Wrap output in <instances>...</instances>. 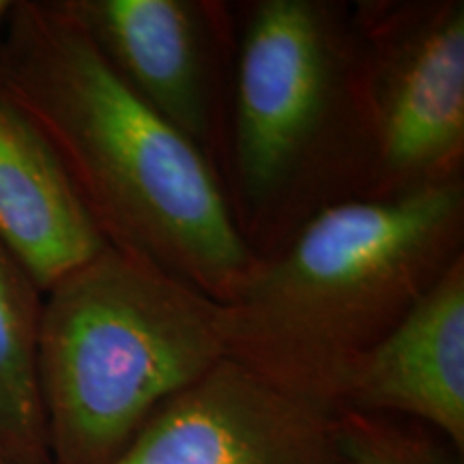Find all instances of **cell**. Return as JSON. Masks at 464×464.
<instances>
[{
    "instance_id": "6da1fadb",
    "label": "cell",
    "mask_w": 464,
    "mask_h": 464,
    "mask_svg": "<svg viewBox=\"0 0 464 464\" xmlns=\"http://www.w3.org/2000/svg\"><path fill=\"white\" fill-rule=\"evenodd\" d=\"M0 89L37 125L108 246L230 304L254 274L216 166L150 110L65 0H22L0 31Z\"/></svg>"
},
{
    "instance_id": "7a4b0ae2",
    "label": "cell",
    "mask_w": 464,
    "mask_h": 464,
    "mask_svg": "<svg viewBox=\"0 0 464 464\" xmlns=\"http://www.w3.org/2000/svg\"><path fill=\"white\" fill-rule=\"evenodd\" d=\"M235 5L219 177L258 263L342 202L370 198L374 140L353 3Z\"/></svg>"
},
{
    "instance_id": "3957f363",
    "label": "cell",
    "mask_w": 464,
    "mask_h": 464,
    "mask_svg": "<svg viewBox=\"0 0 464 464\" xmlns=\"http://www.w3.org/2000/svg\"><path fill=\"white\" fill-rule=\"evenodd\" d=\"M464 256V183L324 208L222 304L226 359L335 411L342 372Z\"/></svg>"
},
{
    "instance_id": "277c9868",
    "label": "cell",
    "mask_w": 464,
    "mask_h": 464,
    "mask_svg": "<svg viewBox=\"0 0 464 464\" xmlns=\"http://www.w3.org/2000/svg\"><path fill=\"white\" fill-rule=\"evenodd\" d=\"M224 357L222 304L106 246L44 293L37 372L52 464H116Z\"/></svg>"
},
{
    "instance_id": "5b68a950",
    "label": "cell",
    "mask_w": 464,
    "mask_h": 464,
    "mask_svg": "<svg viewBox=\"0 0 464 464\" xmlns=\"http://www.w3.org/2000/svg\"><path fill=\"white\" fill-rule=\"evenodd\" d=\"M374 140L370 198L464 183V0L353 3Z\"/></svg>"
},
{
    "instance_id": "8992f818",
    "label": "cell",
    "mask_w": 464,
    "mask_h": 464,
    "mask_svg": "<svg viewBox=\"0 0 464 464\" xmlns=\"http://www.w3.org/2000/svg\"><path fill=\"white\" fill-rule=\"evenodd\" d=\"M65 5L114 73L219 172L235 54V5L219 0H65Z\"/></svg>"
},
{
    "instance_id": "52a82bcc",
    "label": "cell",
    "mask_w": 464,
    "mask_h": 464,
    "mask_svg": "<svg viewBox=\"0 0 464 464\" xmlns=\"http://www.w3.org/2000/svg\"><path fill=\"white\" fill-rule=\"evenodd\" d=\"M116 464H355L338 411L222 359L161 406Z\"/></svg>"
},
{
    "instance_id": "ba28073f",
    "label": "cell",
    "mask_w": 464,
    "mask_h": 464,
    "mask_svg": "<svg viewBox=\"0 0 464 464\" xmlns=\"http://www.w3.org/2000/svg\"><path fill=\"white\" fill-rule=\"evenodd\" d=\"M335 411L423 423L464 451V256L346 365Z\"/></svg>"
},
{
    "instance_id": "9c48e42d",
    "label": "cell",
    "mask_w": 464,
    "mask_h": 464,
    "mask_svg": "<svg viewBox=\"0 0 464 464\" xmlns=\"http://www.w3.org/2000/svg\"><path fill=\"white\" fill-rule=\"evenodd\" d=\"M0 241L42 288L108 246L54 149L0 89Z\"/></svg>"
},
{
    "instance_id": "30bf717a",
    "label": "cell",
    "mask_w": 464,
    "mask_h": 464,
    "mask_svg": "<svg viewBox=\"0 0 464 464\" xmlns=\"http://www.w3.org/2000/svg\"><path fill=\"white\" fill-rule=\"evenodd\" d=\"M44 293L0 241V464H52L37 340Z\"/></svg>"
},
{
    "instance_id": "8fae6325",
    "label": "cell",
    "mask_w": 464,
    "mask_h": 464,
    "mask_svg": "<svg viewBox=\"0 0 464 464\" xmlns=\"http://www.w3.org/2000/svg\"><path fill=\"white\" fill-rule=\"evenodd\" d=\"M342 439L355 464H464V451L423 423L338 411Z\"/></svg>"
},
{
    "instance_id": "7c38bea8",
    "label": "cell",
    "mask_w": 464,
    "mask_h": 464,
    "mask_svg": "<svg viewBox=\"0 0 464 464\" xmlns=\"http://www.w3.org/2000/svg\"><path fill=\"white\" fill-rule=\"evenodd\" d=\"M11 9H14V3H9V0H0V31H3L5 24H7Z\"/></svg>"
}]
</instances>
